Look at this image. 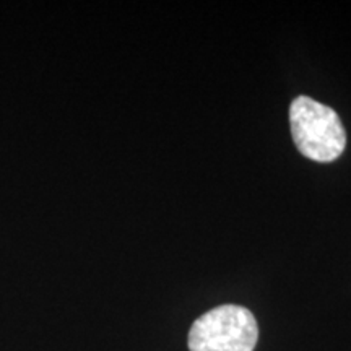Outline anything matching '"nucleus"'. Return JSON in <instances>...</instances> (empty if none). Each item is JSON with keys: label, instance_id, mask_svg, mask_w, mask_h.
<instances>
[{"label": "nucleus", "instance_id": "nucleus-1", "mask_svg": "<svg viewBox=\"0 0 351 351\" xmlns=\"http://www.w3.org/2000/svg\"><path fill=\"white\" fill-rule=\"evenodd\" d=\"M289 124L298 152L317 163L335 161L346 147L339 114L309 96H298L289 108Z\"/></svg>", "mask_w": 351, "mask_h": 351}, {"label": "nucleus", "instance_id": "nucleus-2", "mask_svg": "<svg viewBox=\"0 0 351 351\" xmlns=\"http://www.w3.org/2000/svg\"><path fill=\"white\" fill-rule=\"evenodd\" d=\"M258 339L256 317L243 306L225 304L200 315L189 333L191 351H254Z\"/></svg>", "mask_w": 351, "mask_h": 351}]
</instances>
